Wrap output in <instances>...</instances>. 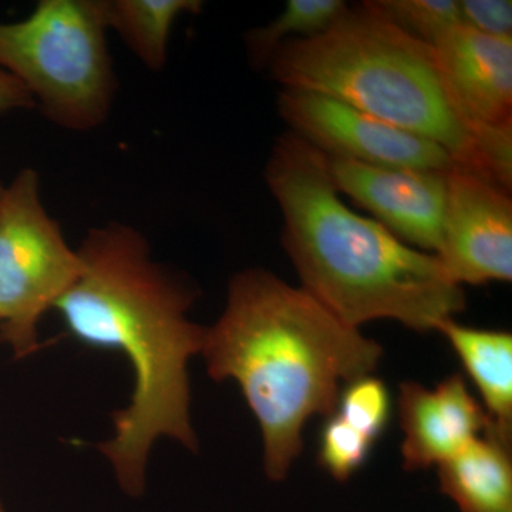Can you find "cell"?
<instances>
[{
    "label": "cell",
    "instance_id": "9a60e30c",
    "mask_svg": "<svg viewBox=\"0 0 512 512\" xmlns=\"http://www.w3.org/2000/svg\"><path fill=\"white\" fill-rule=\"evenodd\" d=\"M348 8L343 0H289L281 15L245 35L249 63L266 69L279 47L325 32Z\"/></svg>",
    "mask_w": 512,
    "mask_h": 512
},
{
    "label": "cell",
    "instance_id": "5bb4252c",
    "mask_svg": "<svg viewBox=\"0 0 512 512\" xmlns=\"http://www.w3.org/2000/svg\"><path fill=\"white\" fill-rule=\"evenodd\" d=\"M109 32L150 72H161L168 62L171 33L178 20L198 15L201 0H103Z\"/></svg>",
    "mask_w": 512,
    "mask_h": 512
},
{
    "label": "cell",
    "instance_id": "ba28073f",
    "mask_svg": "<svg viewBox=\"0 0 512 512\" xmlns=\"http://www.w3.org/2000/svg\"><path fill=\"white\" fill-rule=\"evenodd\" d=\"M510 192L464 168L448 171L443 244L436 256L458 285L511 282Z\"/></svg>",
    "mask_w": 512,
    "mask_h": 512
},
{
    "label": "cell",
    "instance_id": "2e32d148",
    "mask_svg": "<svg viewBox=\"0 0 512 512\" xmlns=\"http://www.w3.org/2000/svg\"><path fill=\"white\" fill-rule=\"evenodd\" d=\"M369 5L407 35L429 46L461 25L458 0H372Z\"/></svg>",
    "mask_w": 512,
    "mask_h": 512
},
{
    "label": "cell",
    "instance_id": "6da1fadb",
    "mask_svg": "<svg viewBox=\"0 0 512 512\" xmlns=\"http://www.w3.org/2000/svg\"><path fill=\"white\" fill-rule=\"evenodd\" d=\"M77 252L82 274L53 311L77 342L114 350L130 363V402L114 413L113 436L97 447L120 487L140 497L158 440L198 451L188 366L201 355L207 326L190 318L197 289L157 261L133 225L110 221L89 229Z\"/></svg>",
    "mask_w": 512,
    "mask_h": 512
},
{
    "label": "cell",
    "instance_id": "ffe728a7",
    "mask_svg": "<svg viewBox=\"0 0 512 512\" xmlns=\"http://www.w3.org/2000/svg\"><path fill=\"white\" fill-rule=\"evenodd\" d=\"M35 109L32 97L8 72L0 69V117L13 111Z\"/></svg>",
    "mask_w": 512,
    "mask_h": 512
},
{
    "label": "cell",
    "instance_id": "d6986e66",
    "mask_svg": "<svg viewBox=\"0 0 512 512\" xmlns=\"http://www.w3.org/2000/svg\"><path fill=\"white\" fill-rule=\"evenodd\" d=\"M461 25L483 35L512 39L510 0H458Z\"/></svg>",
    "mask_w": 512,
    "mask_h": 512
},
{
    "label": "cell",
    "instance_id": "7a4b0ae2",
    "mask_svg": "<svg viewBox=\"0 0 512 512\" xmlns=\"http://www.w3.org/2000/svg\"><path fill=\"white\" fill-rule=\"evenodd\" d=\"M201 355L215 382L238 384L261 429L265 474L281 481L301 454L306 423L332 416L343 387L372 375L383 349L301 286L248 268L229 281Z\"/></svg>",
    "mask_w": 512,
    "mask_h": 512
},
{
    "label": "cell",
    "instance_id": "ac0fdd59",
    "mask_svg": "<svg viewBox=\"0 0 512 512\" xmlns=\"http://www.w3.org/2000/svg\"><path fill=\"white\" fill-rule=\"evenodd\" d=\"M375 443L333 413L320 433V466L335 480H349L366 463Z\"/></svg>",
    "mask_w": 512,
    "mask_h": 512
},
{
    "label": "cell",
    "instance_id": "e0dca14e",
    "mask_svg": "<svg viewBox=\"0 0 512 512\" xmlns=\"http://www.w3.org/2000/svg\"><path fill=\"white\" fill-rule=\"evenodd\" d=\"M335 413L376 441L392 416V397L382 380L372 375L359 377L343 387Z\"/></svg>",
    "mask_w": 512,
    "mask_h": 512
},
{
    "label": "cell",
    "instance_id": "5b68a950",
    "mask_svg": "<svg viewBox=\"0 0 512 512\" xmlns=\"http://www.w3.org/2000/svg\"><path fill=\"white\" fill-rule=\"evenodd\" d=\"M103 0H40L25 19L0 23V69L56 127L90 133L116 100Z\"/></svg>",
    "mask_w": 512,
    "mask_h": 512
},
{
    "label": "cell",
    "instance_id": "7402d4cb",
    "mask_svg": "<svg viewBox=\"0 0 512 512\" xmlns=\"http://www.w3.org/2000/svg\"><path fill=\"white\" fill-rule=\"evenodd\" d=\"M2 188H3V184L0 183V191H2Z\"/></svg>",
    "mask_w": 512,
    "mask_h": 512
},
{
    "label": "cell",
    "instance_id": "8992f818",
    "mask_svg": "<svg viewBox=\"0 0 512 512\" xmlns=\"http://www.w3.org/2000/svg\"><path fill=\"white\" fill-rule=\"evenodd\" d=\"M82 271L77 248L43 202L39 173L22 168L0 191V342L15 359L37 352L43 316Z\"/></svg>",
    "mask_w": 512,
    "mask_h": 512
},
{
    "label": "cell",
    "instance_id": "4fadbf2b",
    "mask_svg": "<svg viewBox=\"0 0 512 512\" xmlns=\"http://www.w3.org/2000/svg\"><path fill=\"white\" fill-rule=\"evenodd\" d=\"M476 384L483 407L498 430L512 433V336L504 330L468 328L447 319L437 329Z\"/></svg>",
    "mask_w": 512,
    "mask_h": 512
},
{
    "label": "cell",
    "instance_id": "9c48e42d",
    "mask_svg": "<svg viewBox=\"0 0 512 512\" xmlns=\"http://www.w3.org/2000/svg\"><path fill=\"white\" fill-rule=\"evenodd\" d=\"M326 163L339 194L348 195L410 247L439 254L447 173L380 167L335 157H326Z\"/></svg>",
    "mask_w": 512,
    "mask_h": 512
},
{
    "label": "cell",
    "instance_id": "52a82bcc",
    "mask_svg": "<svg viewBox=\"0 0 512 512\" xmlns=\"http://www.w3.org/2000/svg\"><path fill=\"white\" fill-rule=\"evenodd\" d=\"M278 111L289 131L326 157L437 173L458 167L450 154L433 141L326 94L282 89Z\"/></svg>",
    "mask_w": 512,
    "mask_h": 512
},
{
    "label": "cell",
    "instance_id": "44dd1931",
    "mask_svg": "<svg viewBox=\"0 0 512 512\" xmlns=\"http://www.w3.org/2000/svg\"><path fill=\"white\" fill-rule=\"evenodd\" d=\"M0 512H6L5 507H3L2 503H0Z\"/></svg>",
    "mask_w": 512,
    "mask_h": 512
},
{
    "label": "cell",
    "instance_id": "277c9868",
    "mask_svg": "<svg viewBox=\"0 0 512 512\" xmlns=\"http://www.w3.org/2000/svg\"><path fill=\"white\" fill-rule=\"evenodd\" d=\"M269 74L282 89L326 94L444 148L458 167L511 190L512 140L485 136L451 103L433 49L369 2L329 29L276 50Z\"/></svg>",
    "mask_w": 512,
    "mask_h": 512
},
{
    "label": "cell",
    "instance_id": "30bf717a",
    "mask_svg": "<svg viewBox=\"0 0 512 512\" xmlns=\"http://www.w3.org/2000/svg\"><path fill=\"white\" fill-rule=\"evenodd\" d=\"M431 49L460 116L485 136L512 140V39L460 25Z\"/></svg>",
    "mask_w": 512,
    "mask_h": 512
},
{
    "label": "cell",
    "instance_id": "8fae6325",
    "mask_svg": "<svg viewBox=\"0 0 512 512\" xmlns=\"http://www.w3.org/2000/svg\"><path fill=\"white\" fill-rule=\"evenodd\" d=\"M399 414L403 467L409 471L439 466L493 426L460 375L447 377L433 390L403 382Z\"/></svg>",
    "mask_w": 512,
    "mask_h": 512
},
{
    "label": "cell",
    "instance_id": "7c38bea8",
    "mask_svg": "<svg viewBox=\"0 0 512 512\" xmlns=\"http://www.w3.org/2000/svg\"><path fill=\"white\" fill-rule=\"evenodd\" d=\"M437 468L460 512H512L511 436L494 424Z\"/></svg>",
    "mask_w": 512,
    "mask_h": 512
},
{
    "label": "cell",
    "instance_id": "3957f363",
    "mask_svg": "<svg viewBox=\"0 0 512 512\" xmlns=\"http://www.w3.org/2000/svg\"><path fill=\"white\" fill-rule=\"evenodd\" d=\"M265 181L281 208L282 244L301 288L346 325L390 319L437 332L466 309L463 286L440 259L350 210L326 157L292 131L275 141Z\"/></svg>",
    "mask_w": 512,
    "mask_h": 512
}]
</instances>
